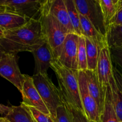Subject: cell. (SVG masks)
Returning a JSON list of instances; mask_svg holds the SVG:
<instances>
[{"mask_svg":"<svg viewBox=\"0 0 122 122\" xmlns=\"http://www.w3.org/2000/svg\"><path fill=\"white\" fill-rule=\"evenodd\" d=\"M45 42L40 20L32 19L21 27L5 31L0 39V48L5 54L16 55L23 51L32 53Z\"/></svg>","mask_w":122,"mask_h":122,"instance_id":"cell-1","label":"cell"},{"mask_svg":"<svg viewBox=\"0 0 122 122\" xmlns=\"http://www.w3.org/2000/svg\"><path fill=\"white\" fill-rule=\"evenodd\" d=\"M51 68L57 76L63 102L85 114L80 96L78 70L66 67L56 58L51 63Z\"/></svg>","mask_w":122,"mask_h":122,"instance_id":"cell-2","label":"cell"},{"mask_svg":"<svg viewBox=\"0 0 122 122\" xmlns=\"http://www.w3.org/2000/svg\"><path fill=\"white\" fill-rule=\"evenodd\" d=\"M39 20L46 42L52 50L55 58L58 59L68 33L59 21L49 13L44 5V2Z\"/></svg>","mask_w":122,"mask_h":122,"instance_id":"cell-3","label":"cell"},{"mask_svg":"<svg viewBox=\"0 0 122 122\" xmlns=\"http://www.w3.org/2000/svg\"><path fill=\"white\" fill-rule=\"evenodd\" d=\"M33 83L50 112L53 121L56 119L57 109L63 104L59 89L54 84L48 74H38L32 76Z\"/></svg>","mask_w":122,"mask_h":122,"instance_id":"cell-4","label":"cell"},{"mask_svg":"<svg viewBox=\"0 0 122 122\" xmlns=\"http://www.w3.org/2000/svg\"><path fill=\"white\" fill-rule=\"evenodd\" d=\"M44 1L0 0V13L17 14L29 20H39Z\"/></svg>","mask_w":122,"mask_h":122,"instance_id":"cell-5","label":"cell"},{"mask_svg":"<svg viewBox=\"0 0 122 122\" xmlns=\"http://www.w3.org/2000/svg\"><path fill=\"white\" fill-rule=\"evenodd\" d=\"M79 14L85 17L95 28L106 38L107 27L100 0H74Z\"/></svg>","mask_w":122,"mask_h":122,"instance_id":"cell-6","label":"cell"},{"mask_svg":"<svg viewBox=\"0 0 122 122\" xmlns=\"http://www.w3.org/2000/svg\"><path fill=\"white\" fill-rule=\"evenodd\" d=\"M0 76L11 82L21 93L25 76L19 69L16 55L5 54L0 60Z\"/></svg>","mask_w":122,"mask_h":122,"instance_id":"cell-7","label":"cell"},{"mask_svg":"<svg viewBox=\"0 0 122 122\" xmlns=\"http://www.w3.org/2000/svg\"><path fill=\"white\" fill-rule=\"evenodd\" d=\"M78 80L80 96L86 116L90 122H100V113L99 108L89 92L88 81L84 71H79Z\"/></svg>","mask_w":122,"mask_h":122,"instance_id":"cell-8","label":"cell"},{"mask_svg":"<svg viewBox=\"0 0 122 122\" xmlns=\"http://www.w3.org/2000/svg\"><path fill=\"white\" fill-rule=\"evenodd\" d=\"M24 76L25 80L21 93L23 100L21 102L26 106L35 107L44 114L51 117L48 109L35 86L32 76L27 75H24Z\"/></svg>","mask_w":122,"mask_h":122,"instance_id":"cell-9","label":"cell"},{"mask_svg":"<svg viewBox=\"0 0 122 122\" xmlns=\"http://www.w3.org/2000/svg\"><path fill=\"white\" fill-rule=\"evenodd\" d=\"M108 46L101 49L97 65L96 72L98 79L104 90L106 91L110 86V82L114 78L113 66Z\"/></svg>","mask_w":122,"mask_h":122,"instance_id":"cell-10","label":"cell"},{"mask_svg":"<svg viewBox=\"0 0 122 122\" xmlns=\"http://www.w3.org/2000/svg\"><path fill=\"white\" fill-rule=\"evenodd\" d=\"M79 36L76 33H69L66 38L58 60L66 67L78 70L77 51Z\"/></svg>","mask_w":122,"mask_h":122,"instance_id":"cell-11","label":"cell"},{"mask_svg":"<svg viewBox=\"0 0 122 122\" xmlns=\"http://www.w3.org/2000/svg\"><path fill=\"white\" fill-rule=\"evenodd\" d=\"M44 5L49 13L59 21L68 34L75 33L70 21L65 0H45Z\"/></svg>","mask_w":122,"mask_h":122,"instance_id":"cell-12","label":"cell"},{"mask_svg":"<svg viewBox=\"0 0 122 122\" xmlns=\"http://www.w3.org/2000/svg\"><path fill=\"white\" fill-rule=\"evenodd\" d=\"M32 54L35 60L34 75L47 74V70L51 67V63L56 59L48 43L46 42L44 43Z\"/></svg>","mask_w":122,"mask_h":122,"instance_id":"cell-13","label":"cell"},{"mask_svg":"<svg viewBox=\"0 0 122 122\" xmlns=\"http://www.w3.org/2000/svg\"><path fill=\"white\" fill-rule=\"evenodd\" d=\"M84 71L85 72L87 81H88L89 91L97 104L101 115L104 108L107 90L105 91L102 88L98 79L95 71L87 70Z\"/></svg>","mask_w":122,"mask_h":122,"instance_id":"cell-14","label":"cell"},{"mask_svg":"<svg viewBox=\"0 0 122 122\" xmlns=\"http://www.w3.org/2000/svg\"><path fill=\"white\" fill-rule=\"evenodd\" d=\"M114 78L110 82L113 106L120 122H122V73L113 66Z\"/></svg>","mask_w":122,"mask_h":122,"instance_id":"cell-15","label":"cell"},{"mask_svg":"<svg viewBox=\"0 0 122 122\" xmlns=\"http://www.w3.org/2000/svg\"><path fill=\"white\" fill-rule=\"evenodd\" d=\"M81 36L88 38L97 44L101 49L107 46V38L101 34L91 23L83 15L80 14Z\"/></svg>","mask_w":122,"mask_h":122,"instance_id":"cell-16","label":"cell"},{"mask_svg":"<svg viewBox=\"0 0 122 122\" xmlns=\"http://www.w3.org/2000/svg\"><path fill=\"white\" fill-rule=\"evenodd\" d=\"M4 117L7 122H36L27 106L22 102L18 106H11Z\"/></svg>","mask_w":122,"mask_h":122,"instance_id":"cell-17","label":"cell"},{"mask_svg":"<svg viewBox=\"0 0 122 122\" xmlns=\"http://www.w3.org/2000/svg\"><path fill=\"white\" fill-rule=\"evenodd\" d=\"M30 20L17 14L9 13H0V28L5 31L21 27Z\"/></svg>","mask_w":122,"mask_h":122,"instance_id":"cell-18","label":"cell"},{"mask_svg":"<svg viewBox=\"0 0 122 122\" xmlns=\"http://www.w3.org/2000/svg\"><path fill=\"white\" fill-rule=\"evenodd\" d=\"M100 122H120L113 106L110 87L107 88L106 101L103 112L100 115Z\"/></svg>","mask_w":122,"mask_h":122,"instance_id":"cell-19","label":"cell"},{"mask_svg":"<svg viewBox=\"0 0 122 122\" xmlns=\"http://www.w3.org/2000/svg\"><path fill=\"white\" fill-rule=\"evenodd\" d=\"M106 38L109 48H122V25H110Z\"/></svg>","mask_w":122,"mask_h":122,"instance_id":"cell-20","label":"cell"},{"mask_svg":"<svg viewBox=\"0 0 122 122\" xmlns=\"http://www.w3.org/2000/svg\"><path fill=\"white\" fill-rule=\"evenodd\" d=\"M85 42L88 70L95 71L101 49L95 43L88 38H85Z\"/></svg>","mask_w":122,"mask_h":122,"instance_id":"cell-21","label":"cell"},{"mask_svg":"<svg viewBox=\"0 0 122 122\" xmlns=\"http://www.w3.org/2000/svg\"><path fill=\"white\" fill-rule=\"evenodd\" d=\"M107 27L117 13V0H100Z\"/></svg>","mask_w":122,"mask_h":122,"instance_id":"cell-22","label":"cell"},{"mask_svg":"<svg viewBox=\"0 0 122 122\" xmlns=\"http://www.w3.org/2000/svg\"><path fill=\"white\" fill-rule=\"evenodd\" d=\"M70 21L76 34L81 36L80 14L77 11L74 0H65Z\"/></svg>","mask_w":122,"mask_h":122,"instance_id":"cell-23","label":"cell"},{"mask_svg":"<svg viewBox=\"0 0 122 122\" xmlns=\"http://www.w3.org/2000/svg\"><path fill=\"white\" fill-rule=\"evenodd\" d=\"M77 61H78V71H86L88 70L85 38L83 36H79Z\"/></svg>","mask_w":122,"mask_h":122,"instance_id":"cell-24","label":"cell"},{"mask_svg":"<svg viewBox=\"0 0 122 122\" xmlns=\"http://www.w3.org/2000/svg\"><path fill=\"white\" fill-rule=\"evenodd\" d=\"M54 122H74L73 116L67 106L63 102L57 109Z\"/></svg>","mask_w":122,"mask_h":122,"instance_id":"cell-25","label":"cell"},{"mask_svg":"<svg viewBox=\"0 0 122 122\" xmlns=\"http://www.w3.org/2000/svg\"><path fill=\"white\" fill-rule=\"evenodd\" d=\"M69 109L70 110V112L71 113V114L73 116V119L74 122H90L88 118L86 117L85 114L83 113H82L81 111L70 105L67 104L66 103H64Z\"/></svg>","mask_w":122,"mask_h":122,"instance_id":"cell-26","label":"cell"},{"mask_svg":"<svg viewBox=\"0 0 122 122\" xmlns=\"http://www.w3.org/2000/svg\"><path fill=\"white\" fill-rule=\"evenodd\" d=\"M27 108H29V111L30 112L31 114L33 116V118L36 122H50L51 117L50 116H48L46 114H44L41 111L38 110L36 108L33 107H30L27 106Z\"/></svg>","mask_w":122,"mask_h":122,"instance_id":"cell-27","label":"cell"},{"mask_svg":"<svg viewBox=\"0 0 122 122\" xmlns=\"http://www.w3.org/2000/svg\"><path fill=\"white\" fill-rule=\"evenodd\" d=\"M112 61L122 70V48H110Z\"/></svg>","mask_w":122,"mask_h":122,"instance_id":"cell-28","label":"cell"},{"mask_svg":"<svg viewBox=\"0 0 122 122\" xmlns=\"http://www.w3.org/2000/svg\"><path fill=\"white\" fill-rule=\"evenodd\" d=\"M112 24L122 25V9L119 10L116 14L114 17L112 19V21L110 23V25H112Z\"/></svg>","mask_w":122,"mask_h":122,"instance_id":"cell-29","label":"cell"},{"mask_svg":"<svg viewBox=\"0 0 122 122\" xmlns=\"http://www.w3.org/2000/svg\"><path fill=\"white\" fill-rule=\"evenodd\" d=\"M10 110V107L0 104V114L4 115L5 116L8 113Z\"/></svg>","mask_w":122,"mask_h":122,"instance_id":"cell-30","label":"cell"},{"mask_svg":"<svg viewBox=\"0 0 122 122\" xmlns=\"http://www.w3.org/2000/svg\"><path fill=\"white\" fill-rule=\"evenodd\" d=\"M122 9V0H117V12Z\"/></svg>","mask_w":122,"mask_h":122,"instance_id":"cell-31","label":"cell"},{"mask_svg":"<svg viewBox=\"0 0 122 122\" xmlns=\"http://www.w3.org/2000/svg\"><path fill=\"white\" fill-rule=\"evenodd\" d=\"M5 53H4V52L2 50H1V49L0 48V60L2 59V58L4 57V56L5 55Z\"/></svg>","mask_w":122,"mask_h":122,"instance_id":"cell-32","label":"cell"},{"mask_svg":"<svg viewBox=\"0 0 122 122\" xmlns=\"http://www.w3.org/2000/svg\"><path fill=\"white\" fill-rule=\"evenodd\" d=\"M4 32L0 28V39H1L4 36Z\"/></svg>","mask_w":122,"mask_h":122,"instance_id":"cell-33","label":"cell"},{"mask_svg":"<svg viewBox=\"0 0 122 122\" xmlns=\"http://www.w3.org/2000/svg\"><path fill=\"white\" fill-rule=\"evenodd\" d=\"M0 122H7V121L4 117H0Z\"/></svg>","mask_w":122,"mask_h":122,"instance_id":"cell-34","label":"cell"},{"mask_svg":"<svg viewBox=\"0 0 122 122\" xmlns=\"http://www.w3.org/2000/svg\"><path fill=\"white\" fill-rule=\"evenodd\" d=\"M50 122H54L53 120H52V119H51H51H50Z\"/></svg>","mask_w":122,"mask_h":122,"instance_id":"cell-35","label":"cell"},{"mask_svg":"<svg viewBox=\"0 0 122 122\" xmlns=\"http://www.w3.org/2000/svg\"></svg>","mask_w":122,"mask_h":122,"instance_id":"cell-36","label":"cell"},{"mask_svg":"<svg viewBox=\"0 0 122 122\" xmlns=\"http://www.w3.org/2000/svg\"></svg>","mask_w":122,"mask_h":122,"instance_id":"cell-37","label":"cell"},{"mask_svg":"<svg viewBox=\"0 0 122 122\" xmlns=\"http://www.w3.org/2000/svg\"></svg>","mask_w":122,"mask_h":122,"instance_id":"cell-38","label":"cell"}]
</instances>
